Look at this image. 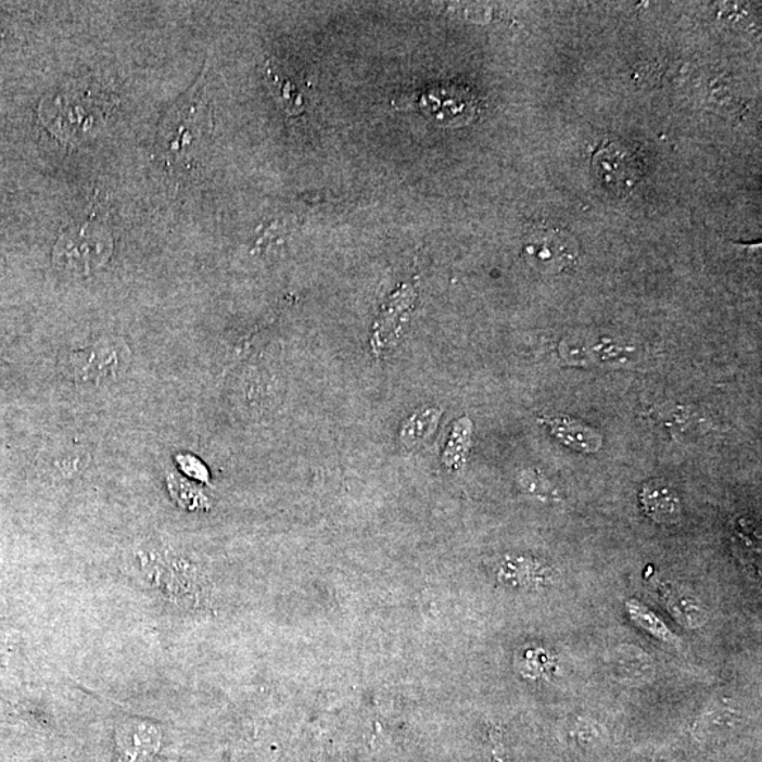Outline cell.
Segmentation results:
<instances>
[{"label":"cell","mask_w":762,"mask_h":762,"mask_svg":"<svg viewBox=\"0 0 762 762\" xmlns=\"http://www.w3.org/2000/svg\"><path fill=\"white\" fill-rule=\"evenodd\" d=\"M625 611H627L630 619H632L639 628L651 634L653 638L670 644V646H677V644H680V638H677L676 635L672 633V630L668 627L653 611L649 610L647 606L632 599L625 601Z\"/></svg>","instance_id":"5bb4252c"},{"label":"cell","mask_w":762,"mask_h":762,"mask_svg":"<svg viewBox=\"0 0 762 762\" xmlns=\"http://www.w3.org/2000/svg\"><path fill=\"white\" fill-rule=\"evenodd\" d=\"M414 106L432 124L441 127H460L477 117L478 98L463 85L442 82L431 85L414 99Z\"/></svg>","instance_id":"3957f363"},{"label":"cell","mask_w":762,"mask_h":762,"mask_svg":"<svg viewBox=\"0 0 762 762\" xmlns=\"http://www.w3.org/2000/svg\"><path fill=\"white\" fill-rule=\"evenodd\" d=\"M406 294H404L403 300L390 304L388 310H384L383 317H380L376 323L373 338H371V347H373L376 355L388 350L390 343L398 335L399 329L403 327V315L407 309Z\"/></svg>","instance_id":"4fadbf2b"},{"label":"cell","mask_w":762,"mask_h":762,"mask_svg":"<svg viewBox=\"0 0 762 762\" xmlns=\"http://www.w3.org/2000/svg\"><path fill=\"white\" fill-rule=\"evenodd\" d=\"M522 253L536 270L554 275L576 261L579 246L575 238L567 230L539 225L526 233Z\"/></svg>","instance_id":"277c9868"},{"label":"cell","mask_w":762,"mask_h":762,"mask_svg":"<svg viewBox=\"0 0 762 762\" xmlns=\"http://www.w3.org/2000/svg\"><path fill=\"white\" fill-rule=\"evenodd\" d=\"M111 253V234L101 226H71L55 244L54 265L71 275H89L105 265Z\"/></svg>","instance_id":"7a4b0ae2"},{"label":"cell","mask_w":762,"mask_h":762,"mask_svg":"<svg viewBox=\"0 0 762 762\" xmlns=\"http://www.w3.org/2000/svg\"><path fill=\"white\" fill-rule=\"evenodd\" d=\"M160 732L152 723L131 720L117 728V747L122 760L143 762L158 750Z\"/></svg>","instance_id":"ba28073f"},{"label":"cell","mask_w":762,"mask_h":762,"mask_svg":"<svg viewBox=\"0 0 762 762\" xmlns=\"http://www.w3.org/2000/svg\"><path fill=\"white\" fill-rule=\"evenodd\" d=\"M129 357L130 351L125 343L102 342L73 353L69 366L78 383H105L124 373Z\"/></svg>","instance_id":"8992f818"},{"label":"cell","mask_w":762,"mask_h":762,"mask_svg":"<svg viewBox=\"0 0 762 762\" xmlns=\"http://www.w3.org/2000/svg\"><path fill=\"white\" fill-rule=\"evenodd\" d=\"M470 435H472V422L468 418H462L454 423L444 454H442V462L446 468L458 470L463 465L470 446Z\"/></svg>","instance_id":"9a60e30c"},{"label":"cell","mask_w":762,"mask_h":762,"mask_svg":"<svg viewBox=\"0 0 762 762\" xmlns=\"http://www.w3.org/2000/svg\"><path fill=\"white\" fill-rule=\"evenodd\" d=\"M182 468L186 469V472L188 474H191L192 478L200 479V480H206L208 479V472H206V469L204 466H202L200 462H198L196 459L194 458H186L181 460Z\"/></svg>","instance_id":"2e32d148"},{"label":"cell","mask_w":762,"mask_h":762,"mask_svg":"<svg viewBox=\"0 0 762 762\" xmlns=\"http://www.w3.org/2000/svg\"><path fill=\"white\" fill-rule=\"evenodd\" d=\"M113 107L110 93L96 85H75L47 97L40 116L61 140L79 141L96 135Z\"/></svg>","instance_id":"6da1fadb"},{"label":"cell","mask_w":762,"mask_h":762,"mask_svg":"<svg viewBox=\"0 0 762 762\" xmlns=\"http://www.w3.org/2000/svg\"><path fill=\"white\" fill-rule=\"evenodd\" d=\"M639 503L648 519L656 521L657 524H675L681 520L680 494L663 480H651L643 486Z\"/></svg>","instance_id":"9c48e42d"},{"label":"cell","mask_w":762,"mask_h":762,"mask_svg":"<svg viewBox=\"0 0 762 762\" xmlns=\"http://www.w3.org/2000/svg\"><path fill=\"white\" fill-rule=\"evenodd\" d=\"M610 670L615 680L625 685H644L656 675L651 657L628 644H623L611 652Z\"/></svg>","instance_id":"30bf717a"},{"label":"cell","mask_w":762,"mask_h":762,"mask_svg":"<svg viewBox=\"0 0 762 762\" xmlns=\"http://www.w3.org/2000/svg\"><path fill=\"white\" fill-rule=\"evenodd\" d=\"M592 168L600 187L615 195L632 191L643 174L637 155L619 141L601 145L593 155Z\"/></svg>","instance_id":"5b68a950"},{"label":"cell","mask_w":762,"mask_h":762,"mask_svg":"<svg viewBox=\"0 0 762 762\" xmlns=\"http://www.w3.org/2000/svg\"><path fill=\"white\" fill-rule=\"evenodd\" d=\"M441 416L440 408L418 409L403 423L402 430H399V442L408 449L416 448L436 430Z\"/></svg>","instance_id":"7c38bea8"},{"label":"cell","mask_w":762,"mask_h":762,"mask_svg":"<svg viewBox=\"0 0 762 762\" xmlns=\"http://www.w3.org/2000/svg\"><path fill=\"white\" fill-rule=\"evenodd\" d=\"M544 422L557 440L563 445L571 446L572 449L585 452V454L600 449L601 436L585 423L568 417L544 418Z\"/></svg>","instance_id":"8fae6325"},{"label":"cell","mask_w":762,"mask_h":762,"mask_svg":"<svg viewBox=\"0 0 762 762\" xmlns=\"http://www.w3.org/2000/svg\"><path fill=\"white\" fill-rule=\"evenodd\" d=\"M656 590L663 606L684 627L698 630L708 623V610L685 586L670 581H658Z\"/></svg>","instance_id":"52a82bcc"}]
</instances>
